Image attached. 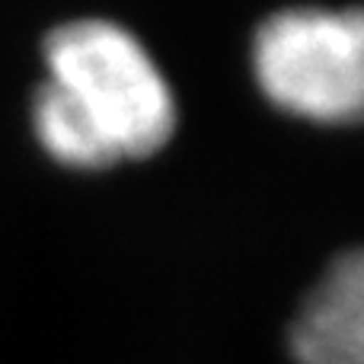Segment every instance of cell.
I'll return each mask as SVG.
<instances>
[{"label": "cell", "instance_id": "1", "mask_svg": "<svg viewBox=\"0 0 364 364\" xmlns=\"http://www.w3.org/2000/svg\"><path fill=\"white\" fill-rule=\"evenodd\" d=\"M32 106L42 147L74 170H106L157 154L176 128V102L147 48L112 19H74L45 38Z\"/></svg>", "mask_w": 364, "mask_h": 364}, {"label": "cell", "instance_id": "2", "mask_svg": "<svg viewBox=\"0 0 364 364\" xmlns=\"http://www.w3.org/2000/svg\"><path fill=\"white\" fill-rule=\"evenodd\" d=\"M259 87L278 109L323 125L358 122L364 29L358 10L294 6L269 16L252 42Z\"/></svg>", "mask_w": 364, "mask_h": 364}, {"label": "cell", "instance_id": "3", "mask_svg": "<svg viewBox=\"0 0 364 364\" xmlns=\"http://www.w3.org/2000/svg\"><path fill=\"white\" fill-rule=\"evenodd\" d=\"M291 352L301 364H364V265L346 252L310 291L291 326Z\"/></svg>", "mask_w": 364, "mask_h": 364}]
</instances>
